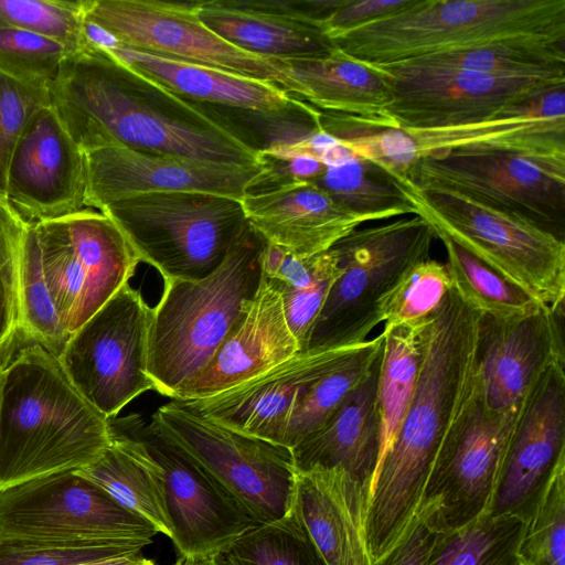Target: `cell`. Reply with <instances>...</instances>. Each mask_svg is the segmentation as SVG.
Returning <instances> with one entry per match:
<instances>
[{
    "mask_svg": "<svg viewBox=\"0 0 565 565\" xmlns=\"http://www.w3.org/2000/svg\"><path fill=\"white\" fill-rule=\"evenodd\" d=\"M49 94L83 151L117 145L223 164H266L262 149L230 126L98 49L67 55Z\"/></svg>",
    "mask_w": 565,
    "mask_h": 565,
    "instance_id": "obj_1",
    "label": "cell"
},
{
    "mask_svg": "<svg viewBox=\"0 0 565 565\" xmlns=\"http://www.w3.org/2000/svg\"><path fill=\"white\" fill-rule=\"evenodd\" d=\"M481 316L452 287L427 319L415 387L369 498L365 533L373 563L414 520L435 459L476 395Z\"/></svg>",
    "mask_w": 565,
    "mask_h": 565,
    "instance_id": "obj_2",
    "label": "cell"
},
{
    "mask_svg": "<svg viewBox=\"0 0 565 565\" xmlns=\"http://www.w3.org/2000/svg\"><path fill=\"white\" fill-rule=\"evenodd\" d=\"M108 418L75 388L58 359L28 342L6 362L0 392V491L96 461Z\"/></svg>",
    "mask_w": 565,
    "mask_h": 565,
    "instance_id": "obj_3",
    "label": "cell"
},
{
    "mask_svg": "<svg viewBox=\"0 0 565 565\" xmlns=\"http://www.w3.org/2000/svg\"><path fill=\"white\" fill-rule=\"evenodd\" d=\"M265 244L246 223L207 277L164 280L148 334L147 372L159 394L172 398L192 380L245 312L262 280Z\"/></svg>",
    "mask_w": 565,
    "mask_h": 565,
    "instance_id": "obj_4",
    "label": "cell"
},
{
    "mask_svg": "<svg viewBox=\"0 0 565 565\" xmlns=\"http://www.w3.org/2000/svg\"><path fill=\"white\" fill-rule=\"evenodd\" d=\"M565 39V0H416L331 42L369 65L520 38Z\"/></svg>",
    "mask_w": 565,
    "mask_h": 565,
    "instance_id": "obj_5",
    "label": "cell"
},
{
    "mask_svg": "<svg viewBox=\"0 0 565 565\" xmlns=\"http://www.w3.org/2000/svg\"><path fill=\"white\" fill-rule=\"evenodd\" d=\"M390 174L436 236L449 238L542 305L564 308L563 239L516 215L455 193L419 190L403 175Z\"/></svg>",
    "mask_w": 565,
    "mask_h": 565,
    "instance_id": "obj_6",
    "label": "cell"
},
{
    "mask_svg": "<svg viewBox=\"0 0 565 565\" xmlns=\"http://www.w3.org/2000/svg\"><path fill=\"white\" fill-rule=\"evenodd\" d=\"M140 262L164 280H199L226 257L247 221L241 200L198 192H156L104 206Z\"/></svg>",
    "mask_w": 565,
    "mask_h": 565,
    "instance_id": "obj_7",
    "label": "cell"
},
{
    "mask_svg": "<svg viewBox=\"0 0 565 565\" xmlns=\"http://www.w3.org/2000/svg\"><path fill=\"white\" fill-rule=\"evenodd\" d=\"M436 233L420 216L356 228L334 246L341 275L318 313L305 351L349 348L382 322L381 307L398 278L430 256Z\"/></svg>",
    "mask_w": 565,
    "mask_h": 565,
    "instance_id": "obj_8",
    "label": "cell"
},
{
    "mask_svg": "<svg viewBox=\"0 0 565 565\" xmlns=\"http://www.w3.org/2000/svg\"><path fill=\"white\" fill-rule=\"evenodd\" d=\"M401 175L419 190L465 196L564 241L565 158L460 149L420 157Z\"/></svg>",
    "mask_w": 565,
    "mask_h": 565,
    "instance_id": "obj_9",
    "label": "cell"
},
{
    "mask_svg": "<svg viewBox=\"0 0 565 565\" xmlns=\"http://www.w3.org/2000/svg\"><path fill=\"white\" fill-rule=\"evenodd\" d=\"M29 226L70 337L129 284L140 260L119 228L93 209Z\"/></svg>",
    "mask_w": 565,
    "mask_h": 565,
    "instance_id": "obj_10",
    "label": "cell"
},
{
    "mask_svg": "<svg viewBox=\"0 0 565 565\" xmlns=\"http://www.w3.org/2000/svg\"><path fill=\"white\" fill-rule=\"evenodd\" d=\"M159 533L105 490L65 470L0 491V539L75 545L138 542Z\"/></svg>",
    "mask_w": 565,
    "mask_h": 565,
    "instance_id": "obj_11",
    "label": "cell"
},
{
    "mask_svg": "<svg viewBox=\"0 0 565 565\" xmlns=\"http://www.w3.org/2000/svg\"><path fill=\"white\" fill-rule=\"evenodd\" d=\"M110 437L135 441L161 468L171 536L179 555L215 556L258 525L150 415L108 418Z\"/></svg>",
    "mask_w": 565,
    "mask_h": 565,
    "instance_id": "obj_12",
    "label": "cell"
},
{
    "mask_svg": "<svg viewBox=\"0 0 565 565\" xmlns=\"http://www.w3.org/2000/svg\"><path fill=\"white\" fill-rule=\"evenodd\" d=\"M152 415L257 524L291 514L297 470L289 448L218 425L173 399Z\"/></svg>",
    "mask_w": 565,
    "mask_h": 565,
    "instance_id": "obj_13",
    "label": "cell"
},
{
    "mask_svg": "<svg viewBox=\"0 0 565 565\" xmlns=\"http://www.w3.org/2000/svg\"><path fill=\"white\" fill-rule=\"evenodd\" d=\"M151 311L127 284L68 337L57 358L79 394L107 418L154 390L147 372Z\"/></svg>",
    "mask_w": 565,
    "mask_h": 565,
    "instance_id": "obj_14",
    "label": "cell"
},
{
    "mask_svg": "<svg viewBox=\"0 0 565 565\" xmlns=\"http://www.w3.org/2000/svg\"><path fill=\"white\" fill-rule=\"evenodd\" d=\"M84 15L131 49L273 82L301 96L281 60L243 51L199 19L196 2L84 0Z\"/></svg>",
    "mask_w": 565,
    "mask_h": 565,
    "instance_id": "obj_15",
    "label": "cell"
},
{
    "mask_svg": "<svg viewBox=\"0 0 565 565\" xmlns=\"http://www.w3.org/2000/svg\"><path fill=\"white\" fill-rule=\"evenodd\" d=\"M520 409H490L478 390L443 444L416 512L435 532L457 530L488 512Z\"/></svg>",
    "mask_w": 565,
    "mask_h": 565,
    "instance_id": "obj_16",
    "label": "cell"
},
{
    "mask_svg": "<svg viewBox=\"0 0 565 565\" xmlns=\"http://www.w3.org/2000/svg\"><path fill=\"white\" fill-rule=\"evenodd\" d=\"M386 77V116L398 128H433L481 121L524 107L565 77L502 76L478 72L372 65Z\"/></svg>",
    "mask_w": 565,
    "mask_h": 565,
    "instance_id": "obj_17",
    "label": "cell"
},
{
    "mask_svg": "<svg viewBox=\"0 0 565 565\" xmlns=\"http://www.w3.org/2000/svg\"><path fill=\"white\" fill-rule=\"evenodd\" d=\"M565 87L486 120L433 128H383L374 138L377 163L403 173L418 158L460 149L565 158Z\"/></svg>",
    "mask_w": 565,
    "mask_h": 565,
    "instance_id": "obj_18",
    "label": "cell"
},
{
    "mask_svg": "<svg viewBox=\"0 0 565 565\" xmlns=\"http://www.w3.org/2000/svg\"><path fill=\"white\" fill-rule=\"evenodd\" d=\"M85 152V207L97 209L119 199L156 192H198L241 200L262 183L269 170L200 161L107 145Z\"/></svg>",
    "mask_w": 565,
    "mask_h": 565,
    "instance_id": "obj_19",
    "label": "cell"
},
{
    "mask_svg": "<svg viewBox=\"0 0 565 565\" xmlns=\"http://www.w3.org/2000/svg\"><path fill=\"white\" fill-rule=\"evenodd\" d=\"M85 152L51 104L22 130L11 154L6 198L26 223L62 217L85 207Z\"/></svg>",
    "mask_w": 565,
    "mask_h": 565,
    "instance_id": "obj_20",
    "label": "cell"
},
{
    "mask_svg": "<svg viewBox=\"0 0 565 565\" xmlns=\"http://www.w3.org/2000/svg\"><path fill=\"white\" fill-rule=\"evenodd\" d=\"M565 460V361L551 364L524 399L488 513L525 519Z\"/></svg>",
    "mask_w": 565,
    "mask_h": 565,
    "instance_id": "obj_21",
    "label": "cell"
},
{
    "mask_svg": "<svg viewBox=\"0 0 565 565\" xmlns=\"http://www.w3.org/2000/svg\"><path fill=\"white\" fill-rule=\"evenodd\" d=\"M564 308L542 306L511 319L481 316L477 390L492 411L519 409L553 363L565 361Z\"/></svg>",
    "mask_w": 565,
    "mask_h": 565,
    "instance_id": "obj_22",
    "label": "cell"
},
{
    "mask_svg": "<svg viewBox=\"0 0 565 565\" xmlns=\"http://www.w3.org/2000/svg\"><path fill=\"white\" fill-rule=\"evenodd\" d=\"M355 347L301 351L220 394L178 402L218 425L284 446L299 399Z\"/></svg>",
    "mask_w": 565,
    "mask_h": 565,
    "instance_id": "obj_23",
    "label": "cell"
},
{
    "mask_svg": "<svg viewBox=\"0 0 565 565\" xmlns=\"http://www.w3.org/2000/svg\"><path fill=\"white\" fill-rule=\"evenodd\" d=\"M267 188L250 189L241 204L247 223L267 242L297 256L329 250L361 224L310 181L267 177Z\"/></svg>",
    "mask_w": 565,
    "mask_h": 565,
    "instance_id": "obj_24",
    "label": "cell"
},
{
    "mask_svg": "<svg viewBox=\"0 0 565 565\" xmlns=\"http://www.w3.org/2000/svg\"><path fill=\"white\" fill-rule=\"evenodd\" d=\"M301 352L287 323L282 300L265 277L245 312L209 363L172 396L210 397L244 383Z\"/></svg>",
    "mask_w": 565,
    "mask_h": 565,
    "instance_id": "obj_25",
    "label": "cell"
},
{
    "mask_svg": "<svg viewBox=\"0 0 565 565\" xmlns=\"http://www.w3.org/2000/svg\"><path fill=\"white\" fill-rule=\"evenodd\" d=\"M369 498L342 468L297 471L292 512L327 565H374L365 533Z\"/></svg>",
    "mask_w": 565,
    "mask_h": 565,
    "instance_id": "obj_26",
    "label": "cell"
},
{
    "mask_svg": "<svg viewBox=\"0 0 565 565\" xmlns=\"http://www.w3.org/2000/svg\"><path fill=\"white\" fill-rule=\"evenodd\" d=\"M119 42V41H118ZM121 65L186 100H199L265 117L290 111L311 114L313 107L273 82L202 64L141 52L121 43L104 51Z\"/></svg>",
    "mask_w": 565,
    "mask_h": 565,
    "instance_id": "obj_27",
    "label": "cell"
},
{
    "mask_svg": "<svg viewBox=\"0 0 565 565\" xmlns=\"http://www.w3.org/2000/svg\"><path fill=\"white\" fill-rule=\"evenodd\" d=\"M382 353L321 426L290 449L298 472L339 467L371 493L382 441Z\"/></svg>",
    "mask_w": 565,
    "mask_h": 565,
    "instance_id": "obj_28",
    "label": "cell"
},
{
    "mask_svg": "<svg viewBox=\"0 0 565 565\" xmlns=\"http://www.w3.org/2000/svg\"><path fill=\"white\" fill-rule=\"evenodd\" d=\"M200 21L232 45L275 58L328 55L333 43L309 20L299 1H198Z\"/></svg>",
    "mask_w": 565,
    "mask_h": 565,
    "instance_id": "obj_29",
    "label": "cell"
},
{
    "mask_svg": "<svg viewBox=\"0 0 565 565\" xmlns=\"http://www.w3.org/2000/svg\"><path fill=\"white\" fill-rule=\"evenodd\" d=\"M281 62L289 77L299 86L300 99L315 108L392 121L386 116L392 100L391 87L377 67L350 56L337 46L322 57Z\"/></svg>",
    "mask_w": 565,
    "mask_h": 565,
    "instance_id": "obj_30",
    "label": "cell"
},
{
    "mask_svg": "<svg viewBox=\"0 0 565 565\" xmlns=\"http://www.w3.org/2000/svg\"><path fill=\"white\" fill-rule=\"evenodd\" d=\"M565 39L520 36L393 63L502 76L565 77Z\"/></svg>",
    "mask_w": 565,
    "mask_h": 565,
    "instance_id": "obj_31",
    "label": "cell"
},
{
    "mask_svg": "<svg viewBox=\"0 0 565 565\" xmlns=\"http://www.w3.org/2000/svg\"><path fill=\"white\" fill-rule=\"evenodd\" d=\"M110 439L111 445L96 461L76 471L170 537L161 468L135 441L122 437Z\"/></svg>",
    "mask_w": 565,
    "mask_h": 565,
    "instance_id": "obj_32",
    "label": "cell"
},
{
    "mask_svg": "<svg viewBox=\"0 0 565 565\" xmlns=\"http://www.w3.org/2000/svg\"><path fill=\"white\" fill-rule=\"evenodd\" d=\"M310 182L326 191L340 206L367 222L415 215V209L393 177L356 154L324 166L322 172Z\"/></svg>",
    "mask_w": 565,
    "mask_h": 565,
    "instance_id": "obj_33",
    "label": "cell"
},
{
    "mask_svg": "<svg viewBox=\"0 0 565 565\" xmlns=\"http://www.w3.org/2000/svg\"><path fill=\"white\" fill-rule=\"evenodd\" d=\"M428 317L384 327L382 332L384 347L379 385L382 441L379 466L398 431L411 401L420 367L423 331Z\"/></svg>",
    "mask_w": 565,
    "mask_h": 565,
    "instance_id": "obj_34",
    "label": "cell"
},
{
    "mask_svg": "<svg viewBox=\"0 0 565 565\" xmlns=\"http://www.w3.org/2000/svg\"><path fill=\"white\" fill-rule=\"evenodd\" d=\"M524 519L488 512L449 532H436L426 565H522Z\"/></svg>",
    "mask_w": 565,
    "mask_h": 565,
    "instance_id": "obj_35",
    "label": "cell"
},
{
    "mask_svg": "<svg viewBox=\"0 0 565 565\" xmlns=\"http://www.w3.org/2000/svg\"><path fill=\"white\" fill-rule=\"evenodd\" d=\"M382 333L356 345L317 380L295 406L284 446L291 449L315 431L366 376L383 351Z\"/></svg>",
    "mask_w": 565,
    "mask_h": 565,
    "instance_id": "obj_36",
    "label": "cell"
},
{
    "mask_svg": "<svg viewBox=\"0 0 565 565\" xmlns=\"http://www.w3.org/2000/svg\"><path fill=\"white\" fill-rule=\"evenodd\" d=\"M447 267L452 287L471 308L494 319H511L544 306L534 297L490 269L445 236Z\"/></svg>",
    "mask_w": 565,
    "mask_h": 565,
    "instance_id": "obj_37",
    "label": "cell"
},
{
    "mask_svg": "<svg viewBox=\"0 0 565 565\" xmlns=\"http://www.w3.org/2000/svg\"><path fill=\"white\" fill-rule=\"evenodd\" d=\"M217 557L222 565H327L294 512L254 526Z\"/></svg>",
    "mask_w": 565,
    "mask_h": 565,
    "instance_id": "obj_38",
    "label": "cell"
},
{
    "mask_svg": "<svg viewBox=\"0 0 565 565\" xmlns=\"http://www.w3.org/2000/svg\"><path fill=\"white\" fill-rule=\"evenodd\" d=\"M18 337L41 345L56 358L68 339L46 285L36 241L29 224L21 262Z\"/></svg>",
    "mask_w": 565,
    "mask_h": 565,
    "instance_id": "obj_39",
    "label": "cell"
},
{
    "mask_svg": "<svg viewBox=\"0 0 565 565\" xmlns=\"http://www.w3.org/2000/svg\"><path fill=\"white\" fill-rule=\"evenodd\" d=\"M519 556L525 565H565V460L524 519Z\"/></svg>",
    "mask_w": 565,
    "mask_h": 565,
    "instance_id": "obj_40",
    "label": "cell"
},
{
    "mask_svg": "<svg viewBox=\"0 0 565 565\" xmlns=\"http://www.w3.org/2000/svg\"><path fill=\"white\" fill-rule=\"evenodd\" d=\"M72 52L49 36L17 28H0V74L47 89Z\"/></svg>",
    "mask_w": 565,
    "mask_h": 565,
    "instance_id": "obj_41",
    "label": "cell"
},
{
    "mask_svg": "<svg viewBox=\"0 0 565 565\" xmlns=\"http://www.w3.org/2000/svg\"><path fill=\"white\" fill-rule=\"evenodd\" d=\"M452 288L445 264L430 257L411 266L384 298L381 307L384 327L427 318Z\"/></svg>",
    "mask_w": 565,
    "mask_h": 565,
    "instance_id": "obj_42",
    "label": "cell"
},
{
    "mask_svg": "<svg viewBox=\"0 0 565 565\" xmlns=\"http://www.w3.org/2000/svg\"><path fill=\"white\" fill-rule=\"evenodd\" d=\"M84 18V0H0V28L49 36L72 52L86 47Z\"/></svg>",
    "mask_w": 565,
    "mask_h": 565,
    "instance_id": "obj_43",
    "label": "cell"
},
{
    "mask_svg": "<svg viewBox=\"0 0 565 565\" xmlns=\"http://www.w3.org/2000/svg\"><path fill=\"white\" fill-rule=\"evenodd\" d=\"M28 224L0 196V353L19 332V290L23 242Z\"/></svg>",
    "mask_w": 565,
    "mask_h": 565,
    "instance_id": "obj_44",
    "label": "cell"
},
{
    "mask_svg": "<svg viewBox=\"0 0 565 565\" xmlns=\"http://www.w3.org/2000/svg\"><path fill=\"white\" fill-rule=\"evenodd\" d=\"M143 546L138 542L75 545L0 539V565H75Z\"/></svg>",
    "mask_w": 565,
    "mask_h": 565,
    "instance_id": "obj_45",
    "label": "cell"
},
{
    "mask_svg": "<svg viewBox=\"0 0 565 565\" xmlns=\"http://www.w3.org/2000/svg\"><path fill=\"white\" fill-rule=\"evenodd\" d=\"M49 104L47 89L0 74V196L6 198L8 166L22 130L34 113Z\"/></svg>",
    "mask_w": 565,
    "mask_h": 565,
    "instance_id": "obj_46",
    "label": "cell"
},
{
    "mask_svg": "<svg viewBox=\"0 0 565 565\" xmlns=\"http://www.w3.org/2000/svg\"><path fill=\"white\" fill-rule=\"evenodd\" d=\"M416 0H344L343 4L320 24L322 33L334 38L372 21L412 7Z\"/></svg>",
    "mask_w": 565,
    "mask_h": 565,
    "instance_id": "obj_47",
    "label": "cell"
},
{
    "mask_svg": "<svg viewBox=\"0 0 565 565\" xmlns=\"http://www.w3.org/2000/svg\"><path fill=\"white\" fill-rule=\"evenodd\" d=\"M435 535L436 532L415 515L401 540L374 565H426Z\"/></svg>",
    "mask_w": 565,
    "mask_h": 565,
    "instance_id": "obj_48",
    "label": "cell"
},
{
    "mask_svg": "<svg viewBox=\"0 0 565 565\" xmlns=\"http://www.w3.org/2000/svg\"><path fill=\"white\" fill-rule=\"evenodd\" d=\"M75 565H156V563L152 559L145 557L140 547H136L117 555Z\"/></svg>",
    "mask_w": 565,
    "mask_h": 565,
    "instance_id": "obj_49",
    "label": "cell"
},
{
    "mask_svg": "<svg viewBox=\"0 0 565 565\" xmlns=\"http://www.w3.org/2000/svg\"><path fill=\"white\" fill-rule=\"evenodd\" d=\"M173 565H222L215 556H183L180 555Z\"/></svg>",
    "mask_w": 565,
    "mask_h": 565,
    "instance_id": "obj_50",
    "label": "cell"
},
{
    "mask_svg": "<svg viewBox=\"0 0 565 565\" xmlns=\"http://www.w3.org/2000/svg\"><path fill=\"white\" fill-rule=\"evenodd\" d=\"M4 364H6V362L2 361L1 353H0V392H1V385H2V376H3Z\"/></svg>",
    "mask_w": 565,
    "mask_h": 565,
    "instance_id": "obj_51",
    "label": "cell"
},
{
    "mask_svg": "<svg viewBox=\"0 0 565 565\" xmlns=\"http://www.w3.org/2000/svg\"><path fill=\"white\" fill-rule=\"evenodd\" d=\"M522 565H525V564L522 563Z\"/></svg>",
    "mask_w": 565,
    "mask_h": 565,
    "instance_id": "obj_52",
    "label": "cell"
}]
</instances>
